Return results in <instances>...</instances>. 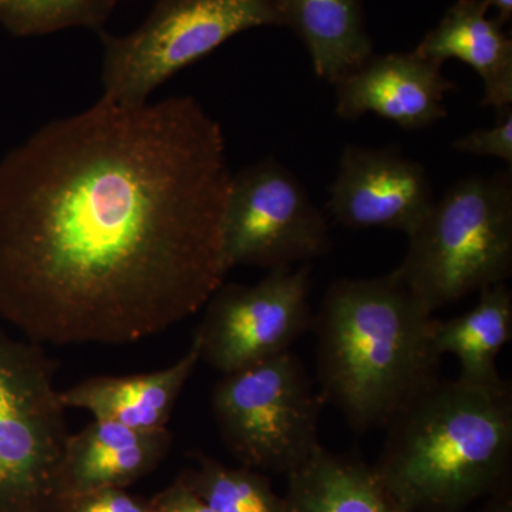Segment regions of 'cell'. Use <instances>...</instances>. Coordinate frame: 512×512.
<instances>
[{
	"mask_svg": "<svg viewBox=\"0 0 512 512\" xmlns=\"http://www.w3.org/2000/svg\"><path fill=\"white\" fill-rule=\"evenodd\" d=\"M59 512H153L150 503L138 500L124 488H101L63 498Z\"/></svg>",
	"mask_w": 512,
	"mask_h": 512,
	"instance_id": "44dd1931",
	"label": "cell"
},
{
	"mask_svg": "<svg viewBox=\"0 0 512 512\" xmlns=\"http://www.w3.org/2000/svg\"><path fill=\"white\" fill-rule=\"evenodd\" d=\"M171 441L173 434L167 427L140 431L114 421L93 420L67 441L60 501L101 488L128 487L160 464Z\"/></svg>",
	"mask_w": 512,
	"mask_h": 512,
	"instance_id": "7c38bea8",
	"label": "cell"
},
{
	"mask_svg": "<svg viewBox=\"0 0 512 512\" xmlns=\"http://www.w3.org/2000/svg\"><path fill=\"white\" fill-rule=\"evenodd\" d=\"M311 272L284 266L254 285L222 284L195 332L201 360L224 376L289 352L312 328Z\"/></svg>",
	"mask_w": 512,
	"mask_h": 512,
	"instance_id": "9c48e42d",
	"label": "cell"
},
{
	"mask_svg": "<svg viewBox=\"0 0 512 512\" xmlns=\"http://www.w3.org/2000/svg\"><path fill=\"white\" fill-rule=\"evenodd\" d=\"M262 26H282L278 0H158L143 25L127 36L100 32L101 99L143 106L174 74L231 37Z\"/></svg>",
	"mask_w": 512,
	"mask_h": 512,
	"instance_id": "8992f818",
	"label": "cell"
},
{
	"mask_svg": "<svg viewBox=\"0 0 512 512\" xmlns=\"http://www.w3.org/2000/svg\"><path fill=\"white\" fill-rule=\"evenodd\" d=\"M485 3L490 6V9L493 8L497 10V18L500 19L501 22H510L512 18V0H485Z\"/></svg>",
	"mask_w": 512,
	"mask_h": 512,
	"instance_id": "cb8c5ba5",
	"label": "cell"
},
{
	"mask_svg": "<svg viewBox=\"0 0 512 512\" xmlns=\"http://www.w3.org/2000/svg\"><path fill=\"white\" fill-rule=\"evenodd\" d=\"M336 114L356 120L367 113L420 130L447 116L444 99L453 89L443 64L419 53L372 55L332 83Z\"/></svg>",
	"mask_w": 512,
	"mask_h": 512,
	"instance_id": "8fae6325",
	"label": "cell"
},
{
	"mask_svg": "<svg viewBox=\"0 0 512 512\" xmlns=\"http://www.w3.org/2000/svg\"><path fill=\"white\" fill-rule=\"evenodd\" d=\"M458 153L477 157L500 158L512 164V107L498 114L497 124L490 128H477L453 143Z\"/></svg>",
	"mask_w": 512,
	"mask_h": 512,
	"instance_id": "ffe728a7",
	"label": "cell"
},
{
	"mask_svg": "<svg viewBox=\"0 0 512 512\" xmlns=\"http://www.w3.org/2000/svg\"><path fill=\"white\" fill-rule=\"evenodd\" d=\"M332 248L329 225L302 181L275 158L232 174L224 220L222 259L271 269L309 262Z\"/></svg>",
	"mask_w": 512,
	"mask_h": 512,
	"instance_id": "ba28073f",
	"label": "cell"
},
{
	"mask_svg": "<svg viewBox=\"0 0 512 512\" xmlns=\"http://www.w3.org/2000/svg\"><path fill=\"white\" fill-rule=\"evenodd\" d=\"M201 360L194 335L180 360L157 372L124 377H92L60 392L66 409L86 410L94 420H107L140 431L167 427L181 392Z\"/></svg>",
	"mask_w": 512,
	"mask_h": 512,
	"instance_id": "4fadbf2b",
	"label": "cell"
},
{
	"mask_svg": "<svg viewBox=\"0 0 512 512\" xmlns=\"http://www.w3.org/2000/svg\"><path fill=\"white\" fill-rule=\"evenodd\" d=\"M373 468L404 512H464L508 484L512 389L437 380L386 424Z\"/></svg>",
	"mask_w": 512,
	"mask_h": 512,
	"instance_id": "3957f363",
	"label": "cell"
},
{
	"mask_svg": "<svg viewBox=\"0 0 512 512\" xmlns=\"http://www.w3.org/2000/svg\"><path fill=\"white\" fill-rule=\"evenodd\" d=\"M224 131L192 97L100 99L0 163V318L30 342L124 345L207 305L228 272Z\"/></svg>",
	"mask_w": 512,
	"mask_h": 512,
	"instance_id": "6da1fadb",
	"label": "cell"
},
{
	"mask_svg": "<svg viewBox=\"0 0 512 512\" xmlns=\"http://www.w3.org/2000/svg\"><path fill=\"white\" fill-rule=\"evenodd\" d=\"M485 0H457L414 52L434 62L461 60L480 76L481 104L498 114L512 107V40L504 22L488 16Z\"/></svg>",
	"mask_w": 512,
	"mask_h": 512,
	"instance_id": "5bb4252c",
	"label": "cell"
},
{
	"mask_svg": "<svg viewBox=\"0 0 512 512\" xmlns=\"http://www.w3.org/2000/svg\"><path fill=\"white\" fill-rule=\"evenodd\" d=\"M285 512H404L359 458L320 446L288 474Z\"/></svg>",
	"mask_w": 512,
	"mask_h": 512,
	"instance_id": "9a60e30c",
	"label": "cell"
},
{
	"mask_svg": "<svg viewBox=\"0 0 512 512\" xmlns=\"http://www.w3.org/2000/svg\"><path fill=\"white\" fill-rule=\"evenodd\" d=\"M150 505L153 512H214L180 478L150 501Z\"/></svg>",
	"mask_w": 512,
	"mask_h": 512,
	"instance_id": "7402d4cb",
	"label": "cell"
},
{
	"mask_svg": "<svg viewBox=\"0 0 512 512\" xmlns=\"http://www.w3.org/2000/svg\"><path fill=\"white\" fill-rule=\"evenodd\" d=\"M119 0H0V23L16 36H42L69 28L103 32Z\"/></svg>",
	"mask_w": 512,
	"mask_h": 512,
	"instance_id": "d6986e66",
	"label": "cell"
},
{
	"mask_svg": "<svg viewBox=\"0 0 512 512\" xmlns=\"http://www.w3.org/2000/svg\"><path fill=\"white\" fill-rule=\"evenodd\" d=\"M487 501L476 512H512V491L510 483L488 495Z\"/></svg>",
	"mask_w": 512,
	"mask_h": 512,
	"instance_id": "603a6c76",
	"label": "cell"
},
{
	"mask_svg": "<svg viewBox=\"0 0 512 512\" xmlns=\"http://www.w3.org/2000/svg\"><path fill=\"white\" fill-rule=\"evenodd\" d=\"M433 204L426 168L399 148H343L329 198L330 214L339 224L409 237Z\"/></svg>",
	"mask_w": 512,
	"mask_h": 512,
	"instance_id": "30bf717a",
	"label": "cell"
},
{
	"mask_svg": "<svg viewBox=\"0 0 512 512\" xmlns=\"http://www.w3.org/2000/svg\"><path fill=\"white\" fill-rule=\"evenodd\" d=\"M282 26L302 40L319 79L333 83L373 55L362 0H278Z\"/></svg>",
	"mask_w": 512,
	"mask_h": 512,
	"instance_id": "2e32d148",
	"label": "cell"
},
{
	"mask_svg": "<svg viewBox=\"0 0 512 512\" xmlns=\"http://www.w3.org/2000/svg\"><path fill=\"white\" fill-rule=\"evenodd\" d=\"M323 402L291 350L222 376L211 400L222 440L244 467L285 474L322 446Z\"/></svg>",
	"mask_w": 512,
	"mask_h": 512,
	"instance_id": "52a82bcc",
	"label": "cell"
},
{
	"mask_svg": "<svg viewBox=\"0 0 512 512\" xmlns=\"http://www.w3.org/2000/svg\"><path fill=\"white\" fill-rule=\"evenodd\" d=\"M198 467L180 480L214 512H285L284 497L254 468H232L198 456Z\"/></svg>",
	"mask_w": 512,
	"mask_h": 512,
	"instance_id": "ac0fdd59",
	"label": "cell"
},
{
	"mask_svg": "<svg viewBox=\"0 0 512 512\" xmlns=\"http://www.w3.org/2000/svg\"><path fill=\"white\" fill-rule=\"evenodd\" d=\"M399 274L433 315L512 272V174L463 178L409 235Z\"/></svg>",
	"mask_w": 512,
	"mask_h": 512,
	"instance_id": "277c9868",
	"label": "cell"
},
{
	"mask_svg": "<svg viewBox=\"0 0 512 512\" xmlns=\"http://www.w3.org/2000/svg\"><path fill=\"white\" fill-rule=\"evenodd\" d=\"M56 363L0 329V512L59 510L70 431Z\"/></svg>",
	"mask_w": 512,
	"mask_h": 512,
	"instance_id": "5b68a950",
	"label": "cell"
},
{
	"mask_svg": "<svg viewBox=\"0 0 512 512\" xmlns=\"http://www.w3.org/2000/svg\"><path fill=\"white\" fill-rule=\"evenodd\" d=\"M434 323L396 271L333 282L311 328L323 400L357 433L386 426L440 380Z\"/></svg>",
	"mask_w": 512,
	"mask_h": 512,
	"instance_id": "7a4b0ae2",
	"label": "cell"
},
{
	"mask_svg": "<svg viewBox=\"0 0 512 512\" xmlns=\"http://www.w3.org/2000/svg\"><path fill=\"white\" fill-rule=\"evenodd\" d=\"M473 309L453 319L434 323V349L458 360L463 382L478 386L505 383L497 359L512 338V292L507 282L478 292Z\"/></svg>",
	"mask_w": 512,
	"mask_h": 512,
	"instance_id": "e0dca14e",
	"label": "cell"
}]
</instances>
